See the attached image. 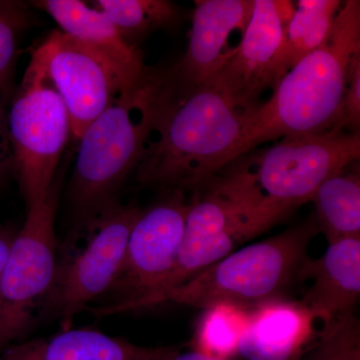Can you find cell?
<instances>
[{
	"label": "cell",
	"mask_w": 360,
	"mask_h": 360,
	"mask_svg": "<svg viewBox=\"0 0 360 360\" xmlns=\"http://www.w3.org/2000/svg\"><path fill=\"white\" fill-rule=\"evenodd\" d=\"M148 134L137 85L116 96L84 130L68 189L78 227L118 203L116 194L136 169Z\"/></svg>",
	"instance_id": "277c9868"
},
{
	"label": "cell",
	"mask_w": 360,
	"mask_h": 360,
	"mask_svg": "<svg viewBox=\"0 0 360 360\" xmlns=\"http://www.w3.org/2000/svg\"><path fill=\"white\" fill-rule=\"evenodd\" d=\"M359 161L324 180L312 198L317 229L328 239V245L360 238Z\"/></svg>",
	"instance_id": "d6986e66"
},
{
	"label": "cell",
	"mask_w": 360,
	"mask_h": 360,
	"mask_svg": "<svg viewBox=\"0 0 360 360\" xmlns=\"http://www.w3.org/2000/svg\"><path fill=\"white\" fill-rule=\"evenodd\" d=\"M319 233L314 214L272 238L233 251L186 283L158 295L94 310L97 317L176 303L205 309L219 303L253 309L276 298L297 281L309 257L310 243Z\"/></svg>",
	"instance_id": "3957f363"
},
{
	"label": "cell",
	"mask_w": 360,
	"mask_h": 360,
	"mask_svg": "<svg viewBox=\"0 0 360 360\" xmlns=\"http://www.w3.org/2000/svg\"><path fill=\"white\" fill-rule=\"evenodd\" d=\"M60 179L27 208L0 276V354L25 338L51 288L58 265L56 217Z\"/></svg>",
	"instance_id": "52a82bcc"
},
{
	"label": "cell",
	"mask_w": 360,
	"mask_h": 360,
	"mask_svg": "<svg viewBox=\"0 0 360 360\" xmlns=\"http://www.w3.org/2000/svg\"><path fill=\"white\" fill-rule=\"evenodd\" d=\"M33 6L49 14L61 32L87 45L110 66L125 91L135 89L146 65L141 52L122 39L98 8L78 0H40Z\"/></svg>",
	"instance_id": "2e32d148"
},
{
	"label": "cell",
	"mask_w": 360,
	"mask_h": 360,
	"mask_svg": "<svg viewBox=\"0 0 360 360\" xmlns=\"http://www.w3.org/2000/svg\"><path fill=\"white\" fill-rule=\"evenodd\" d=\"M311 281L300 302L321 321V330L355 315L360 297V238L328 245L316 259L307 257L297 272V281Z\"/></svg>",
	"instance_id": "4fadbf2b"
},
{
	"label": "cell",
	"mask_w": 360,
	"mask_h": 360,
	"mask_svg": "<svg viewBox=\"0 0 360 360\" xmlns=\"http://www.w3.org/2000/svg\"><path fill=\"white\" fill-rule=\"evenodd\" d=\"M4 89H0V181L13 169V155L9 137L8 122L4 101Z\"/></svg>",
	"instance_id": "d4e9b609"
},
{
	"label": "cell",
	"mask_w": 360,
	"mask_h": 360,
	"mask_svg": "<svg viewBox=\"0 0 360 360\" xmlns=\"http://www.w3.org/2000/svg\"><path fill=\"white\" fill-rule=\"evenodd\" d=\"M251 310L232 303L205 309L189 343L191 350L225 360L238 356L239 341L250 322Z\"/></svg>",
	"instance_id": "ffe728a7"
},
{
	"label": "cell",
	"mask_w": 360,
	"mask_h": 360,
	"mask_svg": "<svg viewBox=\"0 0 360 360\" xmlns=\"http://www.w3.org/2000/svg\"><path fill=\"white\" fill-rule=\"evenodd\" d=\"M161 347H144L98 329H61L47 338L13 343L0 360H158Z\"/></svg>",
	"instance_id": "e0dca14e"
},
{
	"label": "cell",
	"mask_w": 360,
	"mask_h": 360,
	"mask_svg": "<svg viewBox=\"0 0 360 360\" xmlns=\"http://www.w3.org/2000/svg\"><path fill=\"white\" fill-rule=\"evenodd\" d=\"M7 122L13 170L30 208L51 186L71 134L65 103L33 54Z\"/></svg>",
	"instance_id": "ba28073f"
},
{
	"label": "cell",
	"mask_w": 360,
	"mask_h": 360,
	"mask_svg": "<svg viewBox=\"0 0 360 360\" xmlns=\"http://www.w3.org/2000/svg\"><path fill=\"white\" fill-rule=\"evenodd\" d=\"M158 360H225L210 356V355L201 354L195 350L181 352L174 347H162Z\"/></svg>",
	"instance_id": "484cf974"
},
{
	"label": "cell",
	"mask_w": 360,
	"mask_h": 360,
	"mask_svg": "<svg viewBox=\"0 0 360 360\" xmlns=\"http://www.w3.org/2000/svg\"><path fill=\"white\" fill-rule=\"evenodd\" d=\"M302 360H360V324L356 315L319 331Z\"/></svg>",
	"instance_id": "7402d4cb"
},
{
	"label": "cell",
	"mask_w": 360,
	"mask_h": 360,
	"mask_svg": "<svg viewBox=\"0 0 360 360\" xmlns=\"http://www.w3.org/2000/svg\"><path fill=\"white\" fill-rule=\"evenodd\" d=\"M14 238H15V233L13 231L0 226V276L4 271Z\"/></svg>",
	"instance_id": "4316f807"
},
{
	"label": "cell",
	"mask_w": 360,
	"mask_h": 360,
	"mask_svg": "<svg viewBox=\"0 0 360 360\" xmlns=\"http://www.w3.org/2000/svg\"><path fill=\"white\" fill-rule=\"evenodd\" d=\"M149 134L135 180L160 191H198L224 167L246 115L210 82L195 84L172 68H144L137 84Z\"/></svg>",
	"instance_id": "6da1fadb"
},
{
	"label": "cell",
	"mask_w": 360,
	"mask_h": 360,
	"mask_svg": "<svg viewBox=\"0 0 360 360\" xmlns=\"http://www.w3.org/2000/svg\"><path fill=\"white\" fill-rule=\"evenodd\" d=\"M96 4L132 46L134 40L172 27L180 20L177 6L167 0H99Z\"/></svg>",
	"instance_id": "44dd1931"
},
{
	"label": "cell",
	"mask_w": 360,
	"mask_h": 360,
	"mask_svg": "<svg viewBox=\"0 0 360 360\" xmlns=\"http://www.w3.org/2000/svg\"><path fill=\"white\" fill-rule=\"evenodd\" d=\"M186 54L172 70L191 84L212 78L234 56L229 46L232 33L245 32L252 15L255 0L196 1Z\"/></svg>",
	"instance_id": "5bb4252c"
},
{
	"label": "cell",
	"mask_w": 360,
	"mask_h": 360,
	"mask_svg": "<svg viewBox=\"0 0 360 360\" xmlns=\"http://www.w3.org/2000/svg\"><path fill=\"white\" fill-rule=\"evenodd\" d=\"M300 360H302V359H300Z\"/></svg>",
	"instance_id": "83f0119b"
},
{
	"label": "cell",
	"mask_w": 360,
	"mask_h": 360,
	"mask_svg": "<svg viewBox=\"0 0 360 360\" xmlns=\"http://www.w3.org/2000/svg\"><path fill=\"white\" fill-rule=\"evenodd\" d=\"M285 25L276 0H255L252 15L236 53L207 80L246 116L262 104L265 90L272 89V63Z\"/></svg>",
	"instance_id": "7c38bea8"
},
{
	"label": "cell",
	"mask_w": 360,
	"mask_h": 360,
	"mask_svg": "<svg viewBox=\"0 0 360 360\" xmlns=\"http://www.w3.org/2000/svg\"><path fill=\"white\" fill-rule=\"evenodd\" d=\"M314 314L300 302L269 300L251 310L238 356L245 360H300L316 340Z\"/></svg>",
	"instance_id": "9a60e30c"
},
{
	"label": "cell",
	"mask_w": 360,
	"mask_h": 360,
	"mask_svg": "<svg viewBox=\"0 0 360 360\" xmlns=\"http://www.w3.org/2000/svg\"><path fill=\"white\" fill-rule=\"evenodd\" d=\"M360 127V54L354 58L349 78L333 130L359 132Z\"/></svg>",
	"instance_id": "cb8c5ba5"
},
{
	"label": "cell",
	"mask_w": 360,
	"mask_h": 360,
	"mask_svg": "<svg viewBox=\"0 0 360 360\" xmlns=\"http://www.w3.org/2000/svg\"><path fill=\"white\" fill-rule=\"evenodd\" d=\"M143 210L130 233L120 274L111 286L115 302L123 304L150 295L176 262L189 200L186 193L170 191Z\"/></svg>",
	"instance_id": "30bf717a"
},
{
	"label": "cell",
	"mask_w": 360,
	"mask_h": 360,
	"mask_svg": "<svg viewBox=\"0 0 360 360\" xmlns=\"http://www.w3.org/2000/svg\"><path fill=\"white\" fill-rule=\"evenodd\" d=\"M27 21V11L23 2L0 0V89H6L11 77L18 37Z\"/></svg>",
	"instance_id": "603a6c76"
},
{
	"label": "cell",
	"mask_w": 360,
	"mask_h": 360,
	"mask_svg": "<svg viewBox=\"0 0 360 360\" xmlns=\"http://www.w3.org/2000/svg\"><path fill=\"white\" fill-rule=\"evenodd\" d=\"M341 4L340 0L297 1L272 63V89L288 71L326 41Z\"/></svg>",
	"instance_id": "ac0fdd59"
},
{
	"label": "cell",
	"mask_w": 360,
	"mask_h": 360,
	"mask_svg": "<svg viewBox=\"0 0 360 360\" xmlns=\"http://www.w3.org/2000/svg\"><path fill=\"white\" fill-rule=\"evenodd\" d=\"M283 220L277 213L255 205L224 179L213 177L189 200L174 269L155 291L142 298L181 285Z\"/></svg>",
	"instance_id": "8992f818"
},
{
	"label": "cell",
	"mask_w": 360,
	"mask_h": 360,
	"mask_svg": "<svg viewBox=\"0 0 360 360\" xmlns=\"http://www.w3.org/2000/svg\"><path fill=\"white\" fill-rule=\"evenodd\" d=\"M360 134L329 130L253 149L224 167L265 205L291 213L312 200L324 180L359 160Z\"/></svg>",
	"instance_id": "5b68a950"
},
{
	"label": "cell",
	"mask_w": 360,
	"mask_h": 360,
	"mask_svg": "<svg viewBox=\"0 0 360 360\" xmlns=\"http://www.w3.org/2000/svg\"><path fill=\"white\" fill-rule=\"evenodd\" d=\"M143 212L120 202L86 224V243L73 257L58 262L53 281L37 310V319H58L61 329L72 328L77 315L108 292L120 274L130 233Z\"/></svg>",
	"instance_id": "9c48e42d"
},
{
	"label": "cell",
	"mask_w": 360,
	"mask_h": 360,
	"mask_svg": "<svg viewBox=\"0 0 360 360\" xmlns=\"http://www.w3.org/2000/svg\"><path fill=\"white\" fill-rule=\"evenodd\" d=\"M32 54L63 99L77 139L116 96L127 92L98 53L61 30H54Z\"/></svg>",
	"instance_id": "8fae6325"
},
{
	"label": "cell",
	"mask_w": 360,
	"mask_h": 360,
	"mask_svg": "<svg viewBox=\"0 0 360 360\" xmlns=\"http://www.w3.org/2000/svg\"><path fill=\"white\" fill-rule=\"evenodd\" d=\"M359 54L360 1L348 0L341 4L326 41L288 71L269 101L246 116L224 167L267 142L335 129L352 63Z\"/></svg>",
	"instance_id": "7a4b0ae2"
}]
</instances>
